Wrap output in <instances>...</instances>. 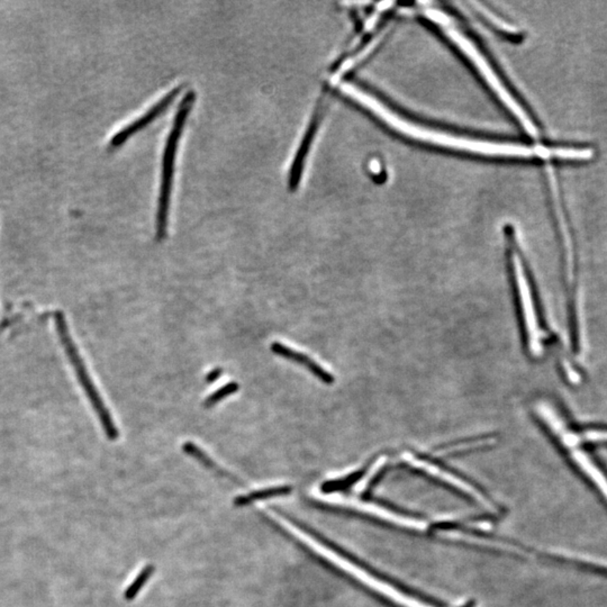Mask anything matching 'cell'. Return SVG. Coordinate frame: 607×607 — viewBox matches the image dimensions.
Here are the masks:
<instances>
[{"instance_id": "cell-13", "label": "cell", "mask_w": 607, "mask_h": 607, "mask_svg": "<svg viewBox=\"0 0 607 607\" xmlns=\"http://www.w3.org/2000/svg\"><path fill=\"white\" fill-rule=\"evenodd\" d=\"M239 390V383H230L228 385L223 386L219 390H216L213 394H210L204 402L205 409H212L216 404L219 403L221 400L228 398L231 395L235 394Z\"/></svg>"}, {"instance_id": "cell-2", "label": "cell", "mask_w": 607, "mask_h": 607, "mask_svg": "<svg viewBox=\"0 0 607 607\" xmlns=\"http://www.w3.org/2000/svg\"><path fill=\"white\" fill-rule=\"evenodd\" d=\"M425 15L430 20L439 24L444 29V32L451 38L452 42L469 58L474 66L481 72L483 78L487 81L488 86L492 88V92H495L499 101L509 108V112L518 118V121L523 125L525 131L531 136H536V127L532 119L523 110V107L520 106L515 98L509 94L506 87L504 86L501 79L498 78V75L492 69L486 59L483 58V54L479 52V50L460 31H458L452 25L449 18L446 17L444 13L438 12L435 9H429L426 10Z\"/></svg>"}, {"instance_id": "cell-8", "label": "cell", "mask_w": 607, "mask_h": 607, "mask_svg": "<svg viewBox=\"0 0 607 607\" xmlns=\"http://www.w3.org/2000/svg\"><path fill=\"white\" fill-rule=\"evenodd\" d=\"M270 349L271 351L274 352L277 356H279V357L284 358V359L289 360L291 363H297L300 366L305 367L308 372H311L314 376H316L319 379L322 380L323 383H333V376L330 372H326V369L322 368L319 363H315L313 359L306 356V354L295 351L294 349L284 346V344L279 342L272 343Z\"/></svg>"}, {"instance_id": "cell-11", "label": "cell", "mask_w": 607, "mask_h": 607, "mask_svg": "<svg viewBox=\"0 0 607 607\" xmlns=\"http://www.w3.org/2000/svg\"><path fill=\"white\" fill-rule=\"evenodd\" d=\"M182 450H184V453L186 455H190V457H193V459H196L198 462L203 465V466L206 467L207 469L212 470V471L215 472L217 475L222 476L224 478H228L231 475L230 472L226 471V470L222 469L219 465L215 464L210 457H208L204 451H203L199 446H197L196 444H193V442H186V444L182 446Z\"/></svg>"}, {"instance_id": "cell-4", "label": "cell", "mask_w": 607, "mask_h": 607, "mask_svg": "<svg viewBox=\"0 0 607 607\" xmlns=\"http://www.w3.org/2000/svg\"><path fill=\"white\" fill-rule=\"evenodd\" d=\"M536 413L542 423L547 426L548 430L555 435V438L559 440L564 449L568 452L570 459L575 462L585 475L590 478V481L595 483L599 492L604 495L607 501V479L604 474L596 466L592 458L583 451L580 448V442L571 431L566 429L564 420L555 413L551 406L546 403H538L536 406Z\"/></svg>"}, {"instance_id": "cell-14", "label": "cell", "mask_w": 607, "mask_h": 607, "mask_svg": "<svg viewBox=\"0 0 607 607\" xmlns=\"http://www.w3.org/2000/svg\"><path fill=\"white\" fill-rule=\"evenodd\" d=\"M479 12H481L483 16H486V18H488L490 22H492V23L494 24L495 27H497L498 29H503L504 32H514V29H513L512 27H509L505 22H502L501 20H498V17L494 16V15H492V13L488 12V10H485L483 8H479Z\"/></svg>"}, {"instance_id": "cell-5", "label": "cell", "mask_w": 607, "mask_h": 607, "mask_svg": "<svg viewBox=\"0 0 607 607\" xmlns=\"http://www.w3.org/2000/svg\"><path fill=\"white\" fill-rule=\"evenodd\" d=\"M55 326H57V331H58L59 337H60L61 342H62V346H64V350H66V356H68L70 363H71L72 366L75 368V374L78 377L79 383L82 386L87 397H88L90 403H92V409H94L96 414L98 416L101 426H103V429H104L105 433H106L107 438L110 439V440L115 441L119 437V432H118L117 427L114 424V420H112V416H110V411L107 409L104 402L101 400V394H99L98 390L96 388L95 383H92V378H90L89 374L87 372L82 358L80 357L78 349L75 346L73 339H72L71 335H70L69 328L66 326V317H64V314L61 313V312L55 314Z\"/></svg>"}, {"instance_id": "cell-12", "label": "cell", "mask_w": 607, "mask_h": 607, "mask_svg": "<svg viewBox=\"0 0 607 607\" xmlns=\"http://www.w3.org/2000/svg\"><path fill=\"white\" fill-rule=\"evenodd\" d=\"M156 571V567L153 566V564H147L143 569L140 571L138 577H136L134 580L132 581V584L127 587V590L124 592V599L126 601H132V599H136L138 594L140 593V590L145 586L149 579L151 578V576Z\"/></svg>"}, {"instance_id": "cell-9", "label": "cell", "mask_w": 607, "mask_h": 607, "mask_svg": "<svg viewBox=\"0 0 607 607\" xmlns=\"http://www.w3.org/2000/svg\"><path fill=\"white\" fill-rule=\"evenodd\" d=\"M319 122H320V112H317L315 116H314L313 119H312L311 125L308 127L307 132H306L305 136L302 138L300 150L297 151L296 156H295L294 161L291 164V175H289V182H289V189L291 191L296 190L298 184H300L302 168H304V160H305L308 150H309V147H311L314 136H315L317 126H319Z\"/></svg>"}, {"instance_id": "cell-7", "label": "cell", "mask_w": 607, "mask_h": 607, "mask_svg": "<svg viewBox=\"0 0 607 607\" xmlns=\"http://www.w3.org/2000/svg\"><path fill=\"white\" fill-rule=\"evenodd\" d=\"M180 90H182V87H177L175 89L171 90L169 94L164 96L161 101H158L154 106L151 107L150 110H147L144 115H142L138 119L131 123L130 125H127L123 130L119 131L112 138L110 145L114 147H121L122 144L124 143L126 140H129L134 133L138 132V131L147 126V124H150L151 122L154 121L161 112L167 110V107L175 101Z\"/></svg>"}, {"instance_id": "cell-6", "label": "cell", "mask_w": 607, "mask_h": 607, "mask_svg": "<svg viewBox=\"0 0 607 607\" xmlns=\"http://www.w3.org/2000/svg\"><path fill=\"white\" fill-rule=\"evenodd\" d=\"M512 271L514 275L516 293H518L520 307H521L522 322H523L524 334L527 339V348L533 357H540L542 354V339L543 332L539 323L536 313V302L533 298L532 289L529 287L527 271L524 268L521 256L515 250H512L511 256Z\"/></svg>"}, {"instance_id": "cell-3", "label": "cell", "mask_w": 607, "mask_h": 607, "mask_svg": "<svg viewBox=\"0 0 607 607\" xmlns=\"http://www.w3.org/2000/svg\"><path fill=\"white\" fill-rule=\"evenodd\" d=\"M195 101V92H187L179 106L173 130L168 136L167 144L164 147L163 160H162V178L160 196H159L158 215H156V239L163 240L167 234L168 213H169L170 193L173 186V167L176 159L178 141L182 136L184 121L188 112L191 110Z\"/></svg>"}, {"instance_id": "cell-1", "label": "cell", "mask_w": 607, "mask_h": 607, "mask_svg": "<svg viewBox=\"0 0 607 607\" xmlns=\"http://www.w3.org/2000/svg\"><path fill=\"white\" fill-rule=\"evenodd\" d=\"M341 90L344 95L349 96L350 98H353V101L368 108L370 112H374V115H377L380 119H383L385 123L390 125L395 130L409 136V138L418 140V141L435 144L439 147H448V149H453V150L479 153V154H485V156H515V158H529V156H536L543 158V147L531 149V147L518 145V144L479 141V140L460 138V136H452L448 133L431 130V129H426V127H422L420 125L406 121L389 110L388 107L381 104L372 95H369L354 85H342Z\"/></svg>"}, {"instance_id": "cell-10", "label": "cell", "mask_w": 607, "mask_h": 607, "mask_svg": "<svg viewBox=\"0 0 607 607\" xmlns=\"http://www.w3.org/2000/svg\"><path fill=\"white\" fill-rule=\"evenodd\" d=\"M293 487L284 485V486L269 487L265 490H254L249 492L247 495L237 496L234 498L233 505L235 507L250 506L254 502L265 501L270 498L285 497L291 495Z\"/></svg>"}, {"instance_id": "cell-15", "label": "cell", "mask_w": 607, "mask_h": 607, "mask_svg": "<svg viewBox=\"0 0 607 607\" xmlns=\"http://www.w3.org/2000/svg\"><path fill=\"white\" fill-rule=\"evenodd\" d=\"M223 374L222 368H215L212 370V372H208L207 376L205 378V381L208 383H214L216 380L219 379Z\"/></svg>"}]
</instances>
